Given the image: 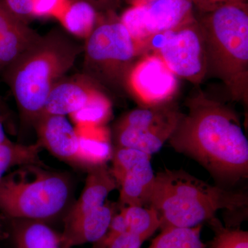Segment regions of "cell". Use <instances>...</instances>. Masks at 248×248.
<instances>
[{
    "label": "cell",
    "instance_id": "obj_1",
    "mask_svg": "<svg viewBox=\"0 0 248 248\" xmlns=\"http://www.w3.org/2000/svg\"><path fill=\"white\" fill-rule=\"evenodd\" d=\"M182 115L169 141L221 179L248 177V141L239 118L231 109L199 93Z\"/></svg>",
    "mask_w": 248,
    "mask_h": 248
},
{
    "label": "cell",
    "instance_id": "obj_2",
    "mask_svg": "<svg viewBox=\"0 0 248 248\" xmlns=\"http://www.w3.org/2000/svg\"><path fill=\"white\" fill-rule=\"evenodd\" d=\"M83 49L63 31L53 29L5 68L4 79L23 124L34 125L50 91L74 66Z\"/></svg>",
    "mask_w": 248,
    "mask_h": 248
},
{
    "label": "cell",
    "instance_id": "obj_3",
    "mask_svg": "<svg viewBox=\"0 0 248 248\" xmlns=\"http://www.w3.org/2000/svg\"><path fill=\"white\" fill-rule=\"evenodd\" d=\"M204 13L198 22L205 44L207 77L220 80L233 99L247 103L248 5L227 3Z\"/></svg>",
    "mask_w": 248,
    "mask_h": 248
},
{
    "label": "cell",
    "instance_id": "obj_4",
    "mask_svg": "<svg viewBox=\"0 0 248 248\" xmlns=\"http://www.w3.org/2000/svg\"><path fill=\"white\" fill-rule=\"evenodd\" d=\"M247 195L210 185L189 173L166 169L155 174L148 205L159 215L161 230L193 228L215 218L218 210L248 205Z\"/></svg>",
    "mask_w": 248,
    "mask_h": 248
},
{
    "label": "cell",
    "instance_id": "obj_5",
    "mask_svg": "<svg viewBox=\"0 0 248 248\" xmlns=\"http://www.w3.org/2000/svg\"><path fill=\"white\" fill-rule=\"evenodd\" d=\"M73 182L66 173L47 170L41 164L22 166L0 182V213L6 219L46 222L68 207Z\"/></svg>",
    "mask_w": 248,
    "mask_h": 248
},
{
    "label": "cell",
    "instance_id": "obj_6",
    "mask_svg": "<svg viewBox=\"0 0 248 248\" xmlns=\"http://www.w3.org/2000/svg\"><path fill=\"white\" fill-rule=\"evenodd\" d=\"M144 46L134 40L120 19L102 16L86 40L85 75L99 85L125 87V79Z\"/></svg>",
    "mask_w": 248,
    "mask_h": 248
},
{
    "label": "cell",
    "instance_id": "obj_7",
    "mask_svg": "<svg viewBox=\"0 0 248 248\" xmlns=\"http://www.w3.org/2000/svg\"><path fill=\"white\" fill-rule=\"evenodd\" d=\"M146 48L153 49L178 78L199 85L207 78L203 32L195 19L174 30L153 36Z\"/></svg>",
    "mask_w": 248,
    "mask_h": 248
},
{
    "label": "cell",
    "instance_id": "obj_8",
    "mask_svg": "<svg viewBox=\"0 0 248 248\" xmlns=\"http://www.w3.org/2000/svg\"><path fill=\"white\" fill-rule=\"evenodd\" d=\"M165 104L140 108L124 116L116 127L117 146L150 155L159 152L174 133L182 115Z\"/></svg>",
    "mask_w": 248,
    "mask_h": 248
},
{
    "label": "cell",
    "instance_id": "obj_9",
    "mask_svg": "<svg viewBox=\"0 0 248 248\" xmlns=\"http://www.w3.org/2000/svg\"><path fill=\"white\" fill-rule=\"evenodd\" d=\"M192 0H150L133 5L120 20L134 40L146 47L153 36L192 21Z\"/></svg>",
    "mask_w": 248,
    "mask_h": 248
},
{
    "label": "cell",
    "instance_id": "obj_10",
    "mask_svg": "<svg viewBox=\"0 0 248 248\" xmlns=\"http://www.w3.org/2000/svg\"><path fill=\"white\" fill-rule=\"evenodd\" d=\"M151 155L133 148L117 147L113 150L111 173L120 186L121 205L148 203L155 174Z\"/></svg>",
    "mask_w": 248,
    "mask_h": 248
},
{
    "label": "cell",
    "instance_id": "obj_11",
    "mask_svg": "<svg viewBox=\"0 0 248 248\" xmlns=\"http://www.w3.org/2000/svg\"><path fill=\"white\" fill-rule=\"evenodd\" d=\"M125 88L142 107L167 104L179 89L178 78L157 54L145 55L129 71Z\"/></svg>",
    "mask_w": 248,
    "mask_h": 248
},
{
    "label": "cell",
    "instance_id": "obj_12",
    "mask_svg": "<svg viewBox=\"0 0 248 248\" xmlns=\"http://www.w3.org/2000/svg\"><path fill=\"white\" fill-rule=\"evenodd\" d=\"M33 125L38 137L37 143L42 148L61 161L81 168L76 128L65 116L41 115Z\"/></svg>",
    "mask_w": 248,
    "mask_h": 248
},
{
    "label": "cell",
    "instance_id": "obj_13",
    "mask_svg": "<svg viewBox=\"0 0 248 248\" xmlns=\"http://www.w3.org/2000/svg\"><path fill=\"white\" fill-rule=\"evenodd\" d=\"M99 86L85 74L63 78L49 93L41 115H71L101 91Z\"/></svg>",
    "mask_w": 248,
    "mask_h": 248
},
{
    "label": "cell",
    "instance_id": "obj_14",
    "mask_svg": "<svg viewBox=\"0 0 248 248\" xmlns=\"http://www.w3.org/2000/svg\"><path fill=\"white\" fill-rule=\"evenodd\" d=\"M113 204L105 203L102 206L84 214L71 223L64 224L61 235L63 247L97 242L107 234L112 217L115 215Z\"/></svg>",
    "mask_w": 248,
    "mask_h": 248
},
{
    "label": "cell",
    "instance_id": "obj_15",
    "mask_svg": "<svg viewBox=\"0 0 248 248\" xmlns=\"http://www.w3.org/2000/svg\"><path fill=\"white\" fill-rule=\"evenodd\" d=\"M88 170L84 189L65 217L64 224L71 223L84 214L102 206L105 204L108 196L117 187V182L107 165Z\"/></svg>",
    "mask_w": 248,
    "mask_h": 248
},
{
    "label": "cell",
    "instance_id": "obj_16",
    "mask_svg": "<svg viewBox=\"0 0 248 248\" xmlns=\"http://www.w3.org/2000/svg\"><path fill=\"white\" fill-rule=\"evenodd\" d=\"M0 223L15 248H66L62 244L61 235L46 222L1 218Z\"/></svg>",
    "mask_w": 248,
    "mask_h": 248
},
{
    "label": "cell",
    "instance_id": "obj_17",
    "mask_svg": "<svg viewBox=\"0 0 248 248\" xmlns=\"http://www.w3.org/2000/svg\"><path fill=\"white\" fill-rule=\"evenodd\" d=\"M75 128L79 140L80 167L89 170L107 165L114 150L107 126L78 125Z\"/></svg>",
    "mask_w": 248,
    "mask_h": 248
},
{
    "label": "cell",
    "instance_id": "obj_18",
    "mask_svg": "<svg viewBox=\"0 0 248 248\" xmlns=\"http://www.w3.org/2000/svg\"><path fill=\"white\" fill-rule=\"evenodd\" d=\"M101 13L82 0H71L58 20L66 32L86 40L100 19Z\"/></svg>",
    "mask_w": 248,
    "mask_h": 248
},
{
    "label": "cell",
    "instance_id": "obj_19",
    "mask_svg": "<svg viewBox=\"0 0 248 248\" xmlns=\"http://www.w3.org/2000/svg\"><path fill=\"white\" fill-rule=\"evenodd\" d=\"M42 147L38 143L24 145L9 141L0 144V182L11 168L29 164H41L39 153ZM7 239V235L0 223V242Z\"/></svg>",
    "mask_w": 248,
    "mask_h": 248
},
{
    "label": "cell",
    "instance_id": "obj_20",
    "mask_svg": "<svg viewBox=\"0 0 248 248\" xmlns=\"http://www.w3.org/2000/svg\"><path fill=\"white\" fill-rule=\"evenodd\" d=\"M202 226L169 227L161 230L148 248H208L201 239Z\"/></svg>",
    "mask_w": 248,
    "mask_h": 248
},
{
    "label": "cell",
    "instance_id": "obj_21",
    "mask_svg": "<svg viewBox=\"0 0 248 248\" xmlns=\"http://www.w3.org/2000/svg\"><path fill=\"white\" fill-rule=\"evenodd\" d=\"M112 115V104L102 92L97 93L79 110L70 115L76 126L106 125Z\"/></svg>",
    "mask_w": 248,
    "mask_h": 248
},
{
    "label": "cell",
    "instance_id": "obj_22",
    "mask_svg": "<svg viewBox=\"0 0 248 248\" xmlns=\"http://www.w3.org/2000/svg\"><path fill=\"white\" fill-rule=\"evenodd\" d=\"M125 217L128 231L148 239L161 226L157 212L154 208L128 205L121 210Z\"/></svg>",
    "mask_w": 248,
    "mask_h": 248
},
{
    "label": "cell",
    "instance_id": "obj_23",
    "mask_svg": "<svg viewBox=\"0 0 248 248\" xmlns=\"http://www.w3.org/2000/svg\"><path fill=\"white\" fill-rule=\"evenodd\" d=\"M215 232L208 248H248V232L239 228L223 227L216 218L209 221Z\"/></svg>",
    "mask_w": 248,
    "mask_h": 248
},
{
    "label": "cell",
    "instance_id": "obj_24",
    "mask_svg": "<svg viewBox=\"0 0 248 248\" xmlns=\"http://www.w3.org/2000/svg\"><path fill=\"white\" fill-rule=\"evenodd\" d=\"M146 239L130 231L107 234L94 243L93 248H141Z\"/></svg>",
    "mask_w": 248,
    "mask_h": 248
},
{
    "label": "cell",
    "instance_id": "obj_25",
    "mask_svg": "<svg viewBox=\"0 0 248 248\" xmlns=\"http://www.w3.org/2000/svg\"><path fill=\"white\" fill-rule=\"evenodd\" d=\"M71 0H35L32 18L52 17L58 19Z\"/></svg>",
    "mask_w": 248,
    "mask_h": 248
},
{
    "label": "cell",
    "instance_id": "obj_26",
    "mask_svg": "<svg viewBox=\"0 0 248 248\" xmlns=\"http://www.w3.org/2000/svg\"><path fill=\"white\" fill-rule=\"evenodd\" d=\"M8 9L24 21L32 18L35 0H3Z\"/></svg>",
    "mask_w": 248,
    "mask_h": 248
},
{
    "label": "cell",
    "instance_id": "obj_27",
    "mask_svg": "<svg viewBox=\"0 0 248 248\" xmlns=\"http://www.w3.org/2000/svg\"><path fill=\"white\" fill-rule=\"evenodd\" d=\"M93 6L98 12H113L114 10L119 6L121 0H82Z\"/></svg>",
    "mask_w": 248,
    "mask_h": 248
},
{
    "label": "cell",
    "instance_id": "obj_28",
    "mask_svg": "<svg viewBox=\"0 0 248 248\" xmlns=\"http://www.w3.org/2000/svg\"><path fill=\"white\" fill-rule=\"evenodd\" d=\"M126 231H128V228L123 214L122 212L115 214L111 220L107 232L110 234H120Z\"/></svg>",
    "mask_w": 248,
    "mask_h": 248
},
{
    "label": "cell",
    "instance_id": "obj_29",
    "mask_svg": "<svg viewBox=\"0 0 248 248\" xmlns=\"http://www.w3.org/2000/svg\"><path fill=\"white\" fill-rule=\"evenodd\" d=\"M192 2L197 4L201 9L205 10L211 9L215 6L227 3L246 2V0H192Z\"/></svg>",
    "mask_w": 248,
    "mask_h": 248
},
{
    "label": "cell",
    "instance_id": "obj_30",
    "mask_svg": "<svg viewBox=\"0 0 248 248\" xmlns=\"http://www.w3.org/2000/svg\"><path fill=\"white\" fill-rule=\"evenodd\" d=\"M9 110L7 106L5 104L4 101L0 97V117L2 120L3 122L8 120L9 117Z\"/></svg>",
    "mask_w": 248,
    "mask_h": 248
},
{
    "label": "cell",
    "instance_id": "obj_31",
    "mask_svg": "<svg viewBox=\"0 0 248 248\" xmlns=\"http://www.w3.org/2000/svg\"><path fill=\"white\" fill-rule=\"evenodd\" d=\"M10 140L6 137V133H5V130L4 128V122L0 117V144L1 143H4L9 141Z\"/></svg>",
    "mask_w": 248,
    "mask_h": 248
},
{
    "label": "cell",
    "instance_id": "obj_32",
    "mask_svg": "<svg viewBox=\"0 0 248 248\" xmlns=\"http://www.w3.org/2000/svg\"><path fill=\"white\" fill-rule=\"evenodd\" d=\"M133 2V5H138L141 4H144L147 1H150V0H130Z\"/></svg>",
    "mask_w": 248,
    "mask_h": 248
}]
</instances>
